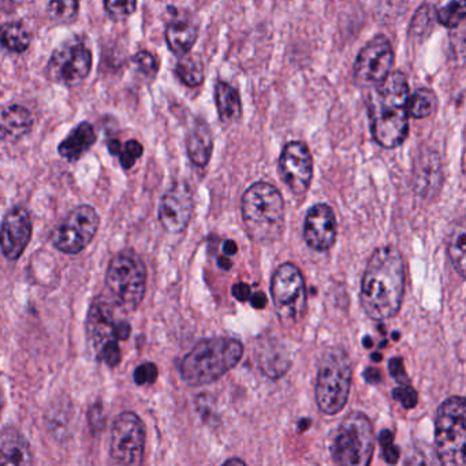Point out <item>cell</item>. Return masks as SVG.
Listing matches in <instances>:
<instances>
[{
    "label": "cell",
    "mask_w": 466,
    "mask_h": 466,
    "mask_svg": "<svg viewBox=\"0 0 466 466\" xmlns=\"http://www.w3.org/2000/svg\"><path fill=\"white\" fill-rule=\"evenodd\" d=\"M372 360H373V361H380L381 354H378V353L372 354Z\"/></svg>",
    "instance_id": "obj_51"
},
{
    "label": "cell",
    "mask_w": 466,
    "mask_h": 466,
    "mask_svg": "<svg viewBox=\"0 0 466 466\" xmlns=\"http://www.w3.org/2000/svg\"><path fill=\"white\" fill-rule=\"evenodd\" d=\"M233 296L236 297L238 301L245 302L250 299V288L247 283H237L233 286Z\"/></svg>",
    "instance_id": "obj_42"
},
{
    "label": "cell",
    "mask_w": 466,
    "mask_h": 466,
    "mask_svg": "<svg viewBox=\"0 0 466 466\" xmlns=\"http://www.w3.org/2000/svg\"><path fill=\"white\" fill-rule=\"evenodd\" d=\"M389 370L395 380L400 381V384L409 383L408 375L403 368V360L400 357H395L390 361Z\"/></svg>",
    "instance_id": "obj_40"
},
{
    "label": "cell",
    "mask_w": 466,
    "mask_h": 466,
    "mask_svg": "<svg viewBox=\"0 0 466 466\" xmlns=\"http://www.w3.org/2000/svg\"><path fill=\"white\" fill-rule=\"evenodd\" d=\"M310 425H312V421H310L309 419H304L301 420V421L299 422V433L305 432V431L309 430Z\"/></svg>",
    "instance_id": "obj_47"
},
{
    "label": "cell",
    "mask_w": 466,
    "mask_h": 466,
    "mask_svg": "<svg viewBox=\"0 0 466 466\" xmlns=\"http://www.w3.org/2000/svg\"><path fill=\"white\" fill-rule=\"evenodd\" d=\"M392 397L405 409L416 408L417 400H419V395H417L416 390L409 383L400 384V387H397V389L392 391Z\"/></svg>",
    "instance_id": "obj_38"
},
{
    "label": "cell",
    "mask_w": 466,
    "mask_h": 466,
    "mask_svg": "<svg viewBox=\"0 0 466 466\" xmlns=\"http://www.w3.org/2000/svg\"><path fill=\"white\" fill-rule=\"evenodd\" d=\"M375 433L370 419L361 411H351L338 428L332 443V460L340 466H367L372 461Z\"/></svg>",
    "instance_id": "obj_8"
},
{
    "label": "cell",
    "mask_w": 466,
    "mask_h": 466,
    "mask_svg": "<svg viewBox=\"0 0 466 466\" xmlns=\"http://www.w3.org/2000/svg\"><path fill=\"white\" fill-rule=\"evenodd\" d=\"M364 376L370 383L375 384L380 381V372L376 368H368L364 372Z\"/></svg>",
    "instance_id": "obj_44"
},
{
    "label": "cell",
    "mask_w": 466,
    "mask_h": 466,
    "mask_svg": "<svg viewBox=\"0 0 466 466\" xmlns=\"http://www.w3.org/2000/svg\"><path fill=\"white\" fill-rule=\"evenodd\" d=\"M198 26L190 21L179 18L168 24L166 29V42L168 48L177 56H185L192 50L198 40Z\"/></svg>",
    "instance_id": "obj_25"
},
{
    "label": "cell",
    "mask_w": 466,
    "mask_h": 466,
    "mask_svg": "<svg viewBox=\"0 0 466 466\" xmlns=\"http://www.w3.org/2000/svg\"><path fill=\"white\" fill-rule=\"evenodd\" d=\"M215 102H217L220 119L225 124H231L241 116V99L237 89H234L230 84L218 81L215 86Z\"/></svg>",
    "instance_id": "obj_26"
},
{
    "label": "cell",
    "mask_w": 466,
    "mask_h": 466,
    "mask_svg": "<svg viewBox=\"0 0 466 466\" xmlns=\"http://www.w3.org/2000/svg\"><path fill=\"white\" fill-rule=\"evenodd\" d=\"M441 166L438 155L430 154L421 157L416 171H414V189L417 195L424 198H432L441 190Z\"/></svg>",
    "instance_id": "obj_20"
},
{
    "label": "cell",
    "mask_w": 466,
    "mask_h": 466,
    "mask_svg": "<svg viewBox=\"0 0 466 466\" xmlns=\"http://www.w3.org/2000/svg\"><path fill=\"white\" fill-rule=\"evenodd\" d=\"M34 463L28 441L17 430L0 431V466H24Z\"/></svg>",
    "instance_id": "obj_19"
},
{
    "label": "cell",
    "mask_w": 466,
    "mask_h": 466,
    "mask_svg": "<svg viewBox=\"0 0 466 466\" xmlns=\"http://www.w3.org/2000/svg\"><path fill=\"white\" fill-rule=\"evenodd\" d=\"M195 201L187 182H176L160 201L159 220L168 233H182L192 219Z\"/></svg>",
    "instance_id": "obj_15"
},
{
    "label": "cell",
    "mask_w": 466,
    "mask_h": 466,
    "mask_svg": "<svg viewBox=\"0 0 466 466\" xmlns=\"http://www.w3.org/2000/svg\"><path fill=\"white\" fill-rule=\"evenodd\" d=\"M242 354L244 346L233 338L201 340L182 361V379L195 387L214 383L241 361Z\"/></svg>",
    "instance_id": "obj_4"
},
{
    "label": "cell",
    "mask_w": 466,
    "mask_h": 466,
    "mask_svg": "<svg viewBox=\"0 0 466 466\" xmlns=\"http://www.w3.org/2000/svg\"><path fill=\"white\" fill-rule=\"evenodd\" d=\"M351 384V362L343 349L324 353L316 381V402L323 413L332 416L345 408Z\"/></svg>",
    "instance_id": "obj_6"
},
{
    "label": "cell",
    "mask_w": 466,
    "mask_h": 466,
    "mask_svg": "<svg viewBox=\"0 0 466 466\" xmlns=\"http://www.w3.org/2000/svg\"><path fill=\"white\" fill-rule=\"evenodd\" d=\"M144 148L138 141L130 140L127 144H124L118 151L119 162H121L122 167L125 170H130L133 166L136 165L141 155H143Z\"/></svg>",
    "instance_id": "obj_35"
},
{
    "label": "cell",
    "mask_w": 466,
    "mask_h": 466,
    "mask_svg": "<svg viewBox=\"0 0 466 466\" xmlns=\"http://www.w3.org/2000/svg\"><path fill=\"white\" fill-rule=\"evenodd\" d=\"M133 64L137 67L141 75L148 78H154L157 75V62L155 56L148 51H140L133 56Z\"/></svg>",
    "instance_id": "obj_36"
},
{
    "label": "cell",
    "mask_w": 466,
    "mask_h": 466,
    "mask_svg": "<svg viewBox=\"0 0 466 466\" xmlns=\"http://www.w3.org/2000/svg\"><path fill=\"white\" fill-rule=\"evenodd\" d=\"M249 299L255 309H264L267 307V302H268V299H267L266 293H263V291H258V293L250 296Z\"/></svg>",
    "instance_id": "obj_43"
},
{
    "label": "cell",
    "mask_w": 466,
    "mask_h": 466,
    "mask_svg": "<svg viewBox=\"0 0 466 466\" xmlns=\"http://www.w3.org/2000/svg\"><path fill=\"white\" fill-rule=\"evenodd\" d=\"M96 349L99 360H102L103 362H106L108 367L116 368L121 364V349H119L118 342H116V338L106 339L105 342H102L99 346H96Z\"/></svg>",
    "instance_id": "obj_34"
},
{
    "label": "cell",
    "mask_w": 466,
    "mask_h": 466,
    "mask_svg": "<svg viewBox=\"0 0 466 466\" xmlns=\"http://www.w3.org/2000/svg\"><path fill=\"white\" fill-rule=\"evenodd\" d=\"M410 95L408 80L400 72L390 73L375 86L368 100L372 136L379 146L397 148L408 137L409 116L406 103Z\"/></svg>",
    "instance_id": "obj_2"
},
{
    "label": "cell",
    "mask_w": 466,
    "mask_h": 466,
    "mask_svg": "<svg viewBox=\"0 0 466 466\" xmlns=\"http://www.w3.org/2000/svg\"><path fill=\"white\" fill-rule=\"evenodd\" d=\"M394 339H398V332H394Z\"/></svg>",
    "instance_id": "obj_52"
},
{
    "label": "cell",
    "mask_w": 466,
    "mask_h": 466,
    "mask_svg": "<svg viewBox=\"0 0 466 466\" xmlns=\"http://www.w3.org/2000/svg\"><path fill=\"white\" fill-rule=\"evenodd\" d=\"M233 463H238V465H244V461L237 460V458H231L225 462V465H233Z\"/></svg>",
    "instance_id": "obj_48"
},
{
    "label": "cell",
    "mask_w": 466,
    "mask_h": 466,
    "mask_svg": "<svg viewBox=\"0 0 466 466\" xmlns=\"http://www.w3.org/2000/svg\"><path fill=\"white\" fill-rule=\"evenodd\" d=\"M242 219L248 236L258 244H271L285 231V201L274 185L256 182L242 196Z\"/></svg>",
    "instance_id": "obj_3"
},
{
    "label": "cell",
    "mask_w": 466,
    "mask_h": 466,
    "mask_svg": "<svg viewBox=\"0 0 466 466\" xmlns=\"http://www.w3.org/2000/svg\"><path fill=\"white\" fill-rule=\"evenodd\" d=\"M146 451V427L133 411H124L114 420L110 436V457L118 465H140Z\"/></svg>",
    "instance_id": "obj_10"
},
{
    "label": "cell",
    "mask_w": 466,
    "mask_h": 466,
    "mask_svg": "<svg viewBox=\"0 0 466 466\" xmlns=\"http://www.w3.org/2000/svg\"><path fill=\"white\" fill-rule=\"evenodd\" d=\"M187 155L198 167H206L211 159L214 138L206 122H196L187 138Z\"/></svg>",
    "instance_id": "obj_21"
},
{
    "label": "cell",
    "mask_w": 466,
    "mask_h": 466,
    "mask_svg": "<svg viewBox=\"0 0 466 466\" xmlns=\"http://www.w3.org/2000/svg\"><path fill=\"white\" fill-rule=\"evenodd\" d=\"M362 342H364L365 348H372V345H373L372 338H370V337L364 338V340H362Z\"/></svg>",
    "instance_id": "obj_49"
},
{
    "label": "cell",
    "mask_w": 466,
    "mask_h": 466,
    "mask_svg": "<svg viewBox=\"0 0 466 466\" xmlns=\"http://www.w3.org/2000/svg\"><path fill=\"white\" fill-rule=\"evenodd\" d=\"M157 376H159V370L154 362H144V364L138 365L135 370V381L138 386L155 383Z\"/></svg>",
    "instance_id": "obj_39"
},
{
    "label": "cell",
    "mask_w": 466,
    "mask_h": 466,
    "mask_svg": "<svg viewBox=\"0 0 466 466\" xmlns=\"http://www.w3.org/2000/svg\"><path fill=\"white\" fill-rule=\"evenodd\" d=\"M465 2L466 0H451L446 7L439 10V23L449 29L457 28L465 18Z\"/></svg>",
    "instance_id": "obj_32"
},
{
    "label": "cell",
    "mask_w": 466,
    "mask_h": 466,
    "mask_svg": "<svg viewBox=\"0 0 466 466\" xmlns=\"http://www.w3.org/2000/svg\"><path fill=\"white\" fill-rule=\"evenodd\" d=\"M91 67V50L84 40L76 37L54 51L47 65V76L54 83L73 86L88 77Z\"/></svg>",
    "instance_id": "obj_11"
},
{
    "label": "cell",
    "mask_w": 466,
    "mask_h": 466,
    "mask_svg": "<svg viewBox=\"0 0 466 466\" xmlns=\"http://www.w3.org/2000/svg\"><path fill=\"white\" fill-rule=\"evenodd\" d=\"M106 288L111 304L127 312L137 309L147 288V269L140 256L133 250L119 252L108 266Z\"/></svg>",
    "instance_id": "obj_5"
},
{
    "label": "cell",
    "mask_w": 466,
    "mask_h": 466,
    "mask_svg": "<svg viewBox=\"0 0 466 466\" xmlns=\"http://www.w3.org/2000/svg\"><path fill=\"white\" fill-rule=\"evenodd\" d=\"M32 230L31 215L25 208L15 207L7 212L0 228V249L7 260L17 261L25 252L31 241Z\"/></svg>",
    "instance_id": "obj_16"
},
{
    "label": "cell",
    "mask_w": 466,
    "mask_h": 466,
    "mask_svg": "<svg viewBox=\"0 0 466 466\" xmlns=\"http://www.w3.org/2000/svg\"><path fill=\"white\" fill-rule=\"evenodd\" d=\"M255 351L258 368L268 378H282L290 368L291 361L288 351L272 338L258 340Z\"/></svg>",
    "instance_id": "obj_18"
},
{
    "label": "cell",
    "mask_w": 466,
    "mask_h": 466,
    "mask_svg": "<svg viewBox=\"0 0 466 466\" xmlns=\"http://www.w3.org/2000/svg\"><path fill=\"white\" fill-rule=\"evenodd\" d=\"M34 127V116L29 113L28 108L23 106H9L2 113L0 119V135L9 140L17 141L25 137Z\"/></svg>",
    "instance_id": "obj_22"
},
{
    "label": "cell",
    "mask_w": 466,
    "mask_h": 466,
    "mask_svg": "<svg viewBox=\"0 0 466 466\" xmlns=\"http://www.w3.org/2000/svg\"><path fill=\"white\" fill-rule=\"evenodd\" d=\"M405 293V266L395 247L378 248L362 277V309L373 320H387L400 312Z\"/></svg>",
    "instance_id": "obj_1"
},
{
    "label": "cell",
    "mask_w": 466,
    "mask_h": 466,
    "mask_svg": "<svg viewBox=\"0 0 466 466\" xmlns=\"http://www.w3.org/2000/svg\"><path fill=\"white\" fill-rule=\"evenodd\" d=\"M218 264H219L222 269H230L231 266H233V261L228 258V256H220V258H218Z\"/></svg>",
    "instance_id": "obj_46"
},
{
    "label": "cell",
    "mask_w": 466,
    "mask_h": 466,
    "mask_svg": "<svg viewBox=\"0 0 466 466\" xmlns=\"http://www.w3.org/2000/svg\"><path fill=\"white\" fill-rule=\"evenodd\" d=\"M80 9L78 0H51L48 15L58 24H69L76 20Z\"/></svg>",
    "instance_id": "obj_31"
},
{
    "label": "cell",
    "mask_w": 466,
    "mask_h": 466,
    "mask_svg": "<svg viewBox=\"0 0 466 466\" xmlns=\"http://www.w3.org/2000/svg\"><path fill=\"white\" fill-rule=\"evenodd\" d=\"M99 226L100 218L94 207H77L54 231V245L66 255H77L91 244Z\"/></svg>",
    "instance_id": "obj_12"
},
{
    "label": "cell",
    "mask_w": 466,
    "mask_h": 466,
    "mask_svg": "<svg viewBox=\"0 0 466 466\" xmlns=\"http://www.w3.org/2000/svg\"><path fill=\"white\" fill-rule=\"evenodd\" d=\"M379 443L383 449V457L386 462L397 463L400 460V449L394 444V435L389 430L381 431L379 435Z\"/></svg>",
    "instance_id": "obj_37"
},
{
    "label": "cell",
    "mask_w": 466,
    "mask_h": 466,
    "mask_svg": "<svg viewBox=\"0 0 466 466\" xmlns=\"http://www.w3.org/2000/svg\"><path fill=\"white\" fill-rule=\"evenodd\" d=\"M4 405H5L4 390H2V387H0V410H2V408H4Z\"/></svg>",
    "instance_id": "obj_50"
},
{
    "label": "cell",
    "mask_w": 466,
    "mask_h": 466,
    "mask_svg": "<svg viewBox=\"0 0 466 466\" xmlns=\"http://www.w3.org/2000/svg\"><path fill=\"white\" fill-rule=\"evenodd\" d=\"M132 327L127 321H116L113 326V335L116 339L127 340L130 337Z\"/></svg>",
    "instance_id": "obj_41"
},
{
    "label": "cell",
    "mask_w": 466,
    "mask_h": 466,
    "mask_svg": "<svg viewBox=\"0 0 466 466\" xmlns=\"http://www.w3.org/2000/svg\"><path fill=\"white\" fill-rule=\"evenodd\" d=\"M465 241V225L461 222L460 225L452 228L451 234H450L449 242H447V253H449L452 267L462 279L466 278Z\"/></svg>",
    "instance_id": "obj_28"
},
{
    "label": "cell",
    "mask_w": 466,
    "mask_h": 466,
    "mask_svg": "<svg viewBox=\"0 0 466 466\" xmlns=\"http://www.w3.org/2000/svg\"><path fill=\"white\" fill-rule=\"evenodd\" d=\"M337 218L331 207L316 204L305 218L304 239L308 247L318 252H327L337 241Z\"/></svg>",
    "instance_id": "obj_17"
},
{
    "label": "cell",
    "mask_w": 466,
    "mask_h": 466,
    "mask_svg": "<svg viewBox=\"0 0 466 466\" xmlns=\"http://www.w3.org/2000/svg\"><path fill=\"white\" fill-rule=\"evenodd\" d=\"M176 75L185 86L195 88L201 86L204 81V65L198 56H190L189 53L181 56L176 67Z\"/></svg>",
    "instance_id": "obj_29"
},
{
    "label": "cell",
    "mask_w": 466,
    "mask_h": 466,
    "mask_svg": "<svg viewBox=\"0 0 466 466\" xmlns=\"http://www.w3.org/2000/svg\"><path fill=\"white\" fill-rule=\"evenodd\" d=\"M394 51L383 35L373 37L354 62V80L361 86H375L391 73Z\"/></svg>",
    "instance_id": "obj_13"
},
{
    "label": "cell",
    "mask_w": 466,
    "mask_h": 466,
    "mask_svg": "<svg viewBox=\"0 0 466 466\" xmlns=\"http://www.w3.org/2000/svg\"><path fill=\"white\" fill-rule=\"evenodd\" d=\"M271 296L278 318L282 323H299L307 310V289L299 267L285 263L275 271Z\"/></svg>",
    "instance_id": "obj_9"
},
{
    "label": "cell",
    "mask_w": 466,
    "mask_h": 466,
    "mask_svg": "<svg viewBox=\"0 0 466 466\" xmlns=\"http://www.w3.org/2000/svg\"><path fill=\"white\" fill-rule=\"evenodd\" d=\"M95 141H96V135H95L94 127L88 122H83L62 141L58 151L65 159L76 162L94 146Z\"/></svg>",
    "instance_id": "obj_24"
},
{
    "label": "cell",
    "mask_w": 466,
    "mask_h": 466,
    "mask_svg": "<svg viewBox=\"0 0 466 466\" xmlns=\"http://www.w3.org/2000/svg\"><path fill=\"white\" fill-rule=\"evenodd\" d=\"M113 305L110 304L107 299L102 297L97 299L92 304L91 310H89L88 329L91 332L92 338L95 339L96 346L105 342L106 339L114 338L113 326Z\"/></svg>",
    "instance_id": "obj_23"
},
{
    "label": "cell",
    "mask_w": 466,
    "mask_h": 466,
    "mask_svg": "<svg viewBox=\"0 0 466 466\" xmlns=\"http://www.w3.org/2000/svg\"><path fill=\"white\" fill-rule=\"evenodd\" d=\"M465 398L451 397L439 406L435 419V447L441 465H465Z\"/></svg>",
    "instance_id": "obj_7"
},
{
    "label": "cell",
    "mask_w": 466,
    "mask_h": 466,
    "mask_svg": "<svg viewBox=\"0 0 466 466\" xmlns=\"http://www.w3.org/2000/svg\"><path fill=\"white\" fill-rule=\"evenodd\" d=\"M279 174L294 195L307 193L313 178V159L304 143L293 141L283 148L279 157Z\"/></svg>",
    "instance_id": "obj_14"
},
{
    "label": "cell",
    "mask_w": 466,
    "mask_h": 466,
    "mask_svg": "<svg viewBox=\"0 0 466 466\" xmlns=\"http://www.w3.org/2000/svg\"><path fill=\"white\" fill-rule=\"evenodd\" d=\"M436 106H438L436 95L430 89L421 88L409 95L406 111L409 116L422 119L430 116L436 110Z\"/></svg>",
    "instance_id": "obj_30"
},
{
    "label": "cell",
    "mask_w": 466,
    "mask_h": 466,
    "mask_svg": "<svg viewBox=\"0 0 466 466\" xmlns=\"http://www.w3.org/2000/svg\"><path fill=\"white\" fill-rule=\"evenodd\" d=\"M31 42V32L23 24L9 23L0 26V46L6 50L21 54L28 50Z\"/></svg>",
    "instance_id": "obj_27"
},
{
    "label": "cell",
    "mask_w": 466,
    "mask_h": 466,
    "mask_svg": "<svg viewBox=\"0 0 466 466\" xmlns=\"http://www.w3.org/2000/svg\"><path fill=\"white\" fill-rule=\"evenodd\" d=\"M223 250H225L226 256H234L238 252V248H237L236 242L228 239V241H226L225 244H223Z\"/></svg>",
    "instance_id": "obj_45"
},
{
    "label": "cell",
    "mask_w": 466,
    "mask_h": 466,
    "mask_svg": "<svg viewBox=\"0 0 466 466\" xmlns=\"http://www.w3.org/2000/svg\"><path fill=\"white\" fill-rule=\"evenodd\" d=\"M105 7L113 20H127L137 9V0H105Z\"/></svg>",
    "instance_id": "obj_33"
}]
</instances>
